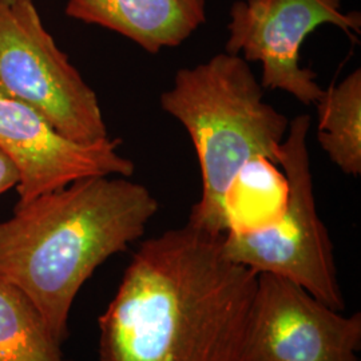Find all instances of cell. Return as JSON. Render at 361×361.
Instances as JSON below:
<instances>
[{
    "label": "cell",
    "instance_id": "6da1fadb",
    "mask_svg": "<svg viewBox=\"0 0 361 361\" xmlns=\"http://www.w3.org/2000/svg\"><path fill=\"white\" fill-rule=\"evenodd\" d=\"M257 279L189 222L143 241L98 320L99 361H240Z\"/></svg>",
    "mask_w": 361,
    "mask_h": 361
},
{
    "label": "cell",
    "instance_id": "7a4b0ae2",
    "mask_svg": "<svg viewBox=\"0 0 361 361\" xmlns=\"http://www.w3.org/2000/svg\"><path fill=\"white\" fill-rule=\"evenodd\" d=\"M157 212L146 186L119 176L75 180L16 204L13 217L0 222V277L34 304L62 344L80 288L140 240Z\"/></svg>",
    "mask_w": 361,
    "mask_h": 361
},
{
    "label": "cell",
    "instance_id": "3957f363",
    "mask_svg": "<svg viewBox=\"0 0 361 361\" xmlns=\"http://www.w3.org/2000/svg\"><path fill=\"white\" fill-rule=\"evenodd\" d=\"M241 55L219 52L180 68L159 104L188 131L202 177V193L189 224L213 234L229 231L226 200L240 173L255 159L279 166L289 121L265 92Z\"/></svg>",
    "mask_w": 361,
    "mask_h": 361
},
{
    "label": "cell",
    "instance_id": "277c9868",
    "mask_svg": "<svg viewBox=\"0 0 361 361\" xmlns=\"http://www.w3.org/2000/svg\"><path fill=\"white\" fill-rule=\"evenodd\" d=\"M310 116L289 122L279 154L288 193L280 217L267 226L224 234L228 257L256 273H269L301 286L332 310L345 301L336 268L334 244L320 219L310 171Z\"/></svg>",
    "mask_w": 361,
    "mask_h": 361
},
{
    "label": "cell",
    "instance_id": "5b68a950",
    "mask_svg": "<svg viewBox=\"0 0 361 361\" xmlns=\"http://www.w3.org/2000/svg\"><path fill=\"white\" fill-rule=\"evenodd\" d=\"M0 92L74 142L110 138L95 91L46 30L34 0H0Z\"/></svg>",
    "mask_w": 361,
    "mask_h": 361
},
{
    "label": "cell",
    "instance_id": "8992f818",
    "mask_svg": "<svg viewBox=\"0 0 361 361\" xmlns=\"http://www.w3.org/2000/svg\"><path fill=\"white\" fill-rule=\"evenodd\" d=\"M331 25L360 34V13H343L341 0H238L231 8L225 52L262 66L261 86L316 104L317 75L300 63L301 47L314 30Z\"/></svg>",
    "mask_w": 361,
    "mask_h": 361
},
{
    "label": "cell",
    "instance_id": "52a82bcc",
    "mask_svg": "<svg viewBox=\"0 0 361 361\" xmlns=\"http://www.w3.org/2000/svg\"><path fill=\"white\" fill-rule=\"evenodd\" d=\"M361 314L343 316L301 286L258 273L240 361H359Z\"/></svg>",
    "mask_w": 361,
    "mask_h": 361
},
{
    "label": "cell",
    "instance_id": "ba28073f",
    "mask_svg": "<svg viewBox=\"0 0 361 361\" xmlns=\"http://www.w3.org/2000/svg\"><path fill=\"white\" fill-rule=\"evenodd\" d=\"M119 140L74 142L28 104L0 92V149L19 171L18 204L62 189L75 180L130 178L134 162L119 153Z\"/></svg>",
    "mask_w": 361,
    "mask_h": 361
},
{
    "label": "cell",
    "instance_id": "9c48e42d",
    "mask_svg": "<svg viewBox=\"0 0 361 361\" xmlns=\"http://www.w3.org/2000/svg\"><path fill=\"white\" fill-rule=\"evenodd\" d=\"M66 13L157 54L178 47L207 22V0H67Z\"/></svg>",
    "mask_w": 361,
    "mask_h": 361
},
{
    "label": "cell",
    "instance_id": "30bf717a",
    "mask_svg": "<svg viewBox=\"0 0 361 361\" xmlns=\"http://www.w3.org/2000/svg\"><path fill=\"white\" fill-rule=\"evenodd\" d=\"M317 140L344 174H361V70L324 90L316 102Z\"/></svg>",
    "mask_w": 361,
    "mask_h": 361
},
{
    "label": "cell",
    "instance_id": "8fae6325",
    "mask_svg": "<svg viewBox=\"0 0 361 361\" xmlns=\"http://www.w3.org/2000/svg\"><path fill=\"white\" fill-rule=\"evenodd\" d=\"M34 304L0 277V361H68Z\"/></svg>",
    "mask_w": 361,
    "mask_h": 361
},
{
    "label": "cell",
    "instance_id": "7c38bea8",
    "mask_svg": "<svg viewBox=\"0 0 361 361\" xmlns=\"http://www.w3.org/2000/svg\"><path fill=\"white\" fill-rule=\"evenodd\" d=\"M286 193V178L277 165L264 158L252 161L228 195V232L252 231L274 222L284 209Z\"/></svg>",
    "mask_w": 361,
    "mask_h": 361
},
{
    "label": "cell",
    "instance_id": "4fadbf2b",
    "mask_svg": "<svg viewBox=\"0 0 361 361\" xmlns=\"http://www.w3.org/2000/svg\"><path fill=\"white\" fill-rule=\"evenodd\" d=\"M19 183V171L13 161L0 149V195L16 188Z\"/></svg>",
    "mask_w": 361,
    "mask_h": 361
}]
</instances>
